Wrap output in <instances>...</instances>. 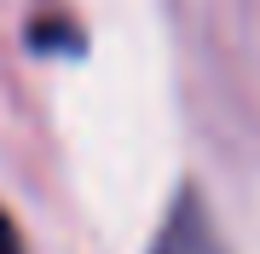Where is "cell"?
Here are the masks:
<instances>
[{
  "label": "cell",
  "mask_w": 260,
  "mask_h": 254,
  "mask_svg": "<svg viewBox=\"0 0 260 254\" xmlns=\"http://www.w3.org/2000/svg\"><path fill=\"white\" fill-rule=\"evenodd\" d=\"M150 254H232V248H225L220 226H214L208 202L197 197V191H179V202L168 208V220H162Z\"/></svg>",
  "instance_id": "obj_1"
},
{
  "label": "cell",
  "mask_w": 260,
  "mask_h": 254,
  "mask_svg": "<svg viewBox=\"0 0 260 254\" xmlns=\"http://www.w3.org/2000/svg\"><path fill=\"white\" fill-rule=\"evenodd\" d=\"M0 254H23V237L12 226V214H0Z\"/></svg>",
  "instance_id": "obj_2"
}]
</instances>
